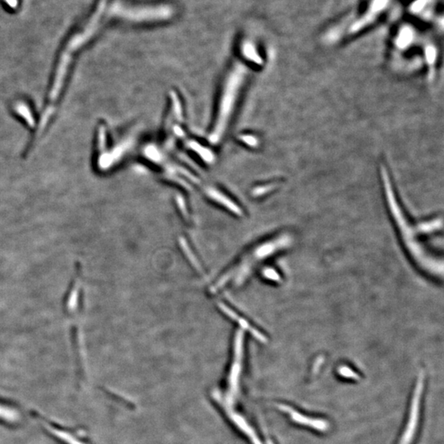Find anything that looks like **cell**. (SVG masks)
I'll return each mask as SVG.
<instances>
[{
  "instance_id": "cell-1",
  "label": "cell",
  "mask_w": 444,
  "mask_h": 444,
  "mask_svg": "<svg viewBox=\"0 0 444 444\" xmlns=\"http://www.w3.org/2000/svg\"><path fill=\"white\" fill-rule=\"evenodd\" d=\"M293 238L291 234L282 233L248 248L218 278L213 290L222 291L242 286L260 264L278 252L290 247Z\"/></svg>"
},
{
  "instance_id": "cell-2",
  "label": "cell",
  "mask_w": 444,
  "mask_h": 444,
  "mask_svg": "<svg viewBox=\"0 0 444 444\" xmlns=\"http://www.w3.org/2000/svg\"><path fill=\"white\" fill-rule=\"evenodd\" d=\"M383 168L382 175L388 207L399 229L400 233L402 234L405 245L420 267H422L429 274L432 275L433 277L442 278L444 273L442 260L430 254V252L421 243L419 239L418 230L409 222L408 218L403 213L399 203L397 201L396 194L392 189V184L389 181L388 172L384 167Z\"/></svg>"
},
{
  "instance_id": "cell-3",
  "label": "cell",
  "mask_w": 444,
  "mask_h": 444,
  "mask_svg": "<svg viewBox=\"0 0 444 444\" xmlns=\"http://www.w3.org/2000/svg\"><path fill=\"white\" fill-rule=\"evenodd\" d=\"M391 0H369L366 7L345 28L344 37H352L369 29L379 20L389 7Z\"/></svg>"
},
{
  "instance_id": "cell-4",
  "label": "cell",
  "mask_w": 444,
  "mask_h": 444,
  "mask_svg": "<svg viewBox=\"0 0 444 444\" xmlns=\"http://www.w3.org/2000/svg\"><path fill=\"white\" fill-rule=\"evenodd\" d=\"M418 232L421 233H432L439 229H442V219H434V220L428 221L423 222L416 228Z\"/></svg>"
},
{
  "instance_id": "cell-5",
  "label": "cell",
  "mask_w": 444,
  "mask_h": 444,
  "mask_svg": "<svg viewBox=\"0 0 444 444\" xmlns=\"http://www.w3.org/2000/svg\"><path fill=\"white\" fill-rule=\"evenodd\" d=\"M47 430H50V432L52 433L53 435H55V436H57V437L60 439L62 441H64V442L66 443V444H82L79 441L75 440L71 435L68 434V433L64 432V431H61V430H56L55 428L50 427V426H47Z\"/></svg>"
},
{
  "instance_id": "cell-6",
  "label": "cell",
  "mask_w": 444,
  "mask_h": 444,
  "mask_svg": "<svg viewBox=\"0 0 444 444\" xmlns=\"http://www.w3.org/2000/svg\"><path fill=\"white\" fill-rule=\"evenodd\" d=\"M0 418L9 422H13L18 420L19 416L14 410L0 406Z\"/></svg>"
},
{
  "instance_id": "cell-7",
  "label": "cell",
  "mask_w": 444,
  "mask_h": 444,
  "mask_svg": "<svg viewBox=\"0 0 444 444\" xmlns=\"http://www.w3.org/2000/svg\"><path fill=\"white\" fill-rule=\"evenodd\" d=\"M5 1L7 2V4L12 7L17 5V0H5Z\"/></svg>"
}]
</instances>
